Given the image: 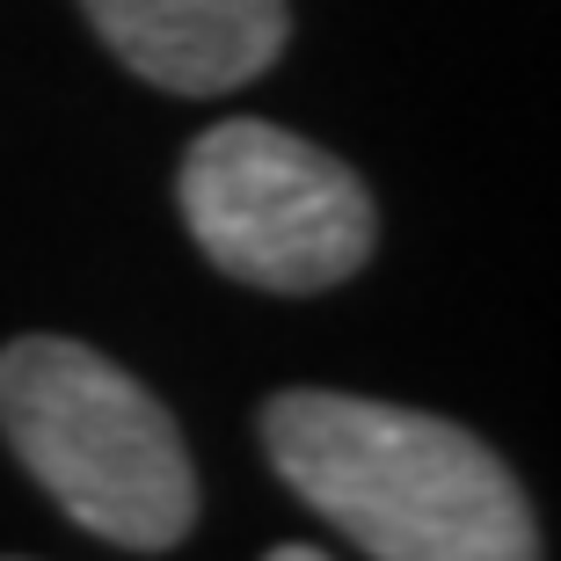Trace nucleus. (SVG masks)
Returning a JSON list of instances; mask_svg holds the SVG:
<instances>
[{
	"label": "nucleus",
	"instance_id": "obj_1",
	"mask_svg": "<svg viewBox=\"0 0 561 561\" xmlns=\"http://www.w3.org/2000/svg\"><path fill=\"white\" fill-rule=\"evenodd\" d=\"M263 453L291 496L373 561H540L518 474L445 416L291 387L263 401Z\"/></svg>",
	"mask_w": 561,
	"mask_h": 561
},
{
	"label": "nucleus",
	"instance_id": "obj_2",
	"mask_svg": "<svg viewBox=\"0 0 561 561\" xmlns=\"http://www.w3.org/2000/svg\"><path fill=\"white\" fill-rule=\"evenodd\" d=\"M0 437L110 547L168 554L197 525V467L175 416L73 335H15L0 351Z\"/></svg>",
	"mask_w": 561,
	"mask_h": 561
},
{
	"label": "nucleus",
	"instance_id": "obj_3",
	"mask_svg": "<svg viewBox=\"0 0 561 561\" xmlns=\"http://www.w3.org/2000/svg\"><path fill=\"white\" fill-rule=\"evenodd\" d=\"M175 205L190 241L255 291H329L373 263V190L329 146L271 117H227L190 139L175 168Z\"/></svg>",
	"mask_w": 561,
	"mask_h": 561
},
{
	"label": "nucleus",
	"instance_id": "obj_4",
	"mask_svg": "<svg viewBox=\"0 0 561 561\" xmlns=\"http://www.w3.org/2000/svg\"><path fill=\"white\" fill-rule=\"evenodd\" d=\"M95 37L168 95H227L271 73L291 37L285 0H81Z\"/></svg>",
	"mask_w": 561,
	"mask_h": 561
},
{
	"label": "nucleus",
	"instance_id": "obj_5",
	"mask_svg": "<svg viewBox=\"0 0 561 561\" xmlns=\"http://www.w3.org/2000/svg\"><path fill=\"white\" fill-rule=\"evenodd\" d=\"M263 561H329V554H313V547H271Z\"/></svg>",
	"mask_w": 561,
	"mask_h": 561
},
{
	"label": "nucleus",
	"instance_id": "obj_6",
	"mask_svg": "<svg viewBox=\"0 0 561 561\" xmlns=\"http://www.w3.org/2000/svg\"><path fill=\"white\" fill-rule=\"evenodd\" d=\"M0 561H15V554H0Z\"/></svg>",
	"mask_w": 561,
	"mask_h": 561
}]
</instances>
